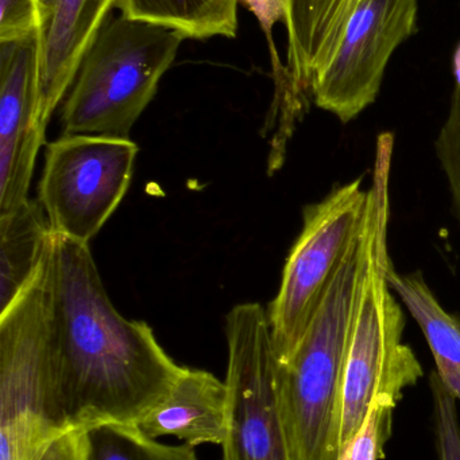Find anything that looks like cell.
Here are the masks:
<instances>
[{"label": "cell", "mask_w": 460, "mask_h": 460, "mask_svg": "<svg viewBox=\"0 0 460 460\" xmlns=\"http://www.w3.org/2000/svg\"><path fill=\"white\" fill-rule=\"evenodd\" d=\"M48 278L57 429L142 423L185 367L165 351L146 322L126 319L113 307L89 243L53 233Z\"/></svg>", "instance_id": "6da1fadb"}, {"label": "cell", "mask_w": 460, "mask_h": 460, "mask_svg": "<svg viewBox=\"0 0 460 460\" xmlns=\"http://www.w3.org/2000/svg\"><path fill=\"white\" fill-rule=\"evenodd\" d=\"M362 270L361 238L335 276L302 342L275 369L278 412L291 460H338L351 322Z\"/></svg>", "instance_id": "7a4b0ae2"}, {"label": "cell", "mask_w": 460, "mask_h": 460, "mask_svg": "<svg viewBox=\"0 0 460 460\" xmlns=\"http://www.w3.org/2000/svg\"><path fill=\"white\" fill-rule=\"evenodd\" d=\"M184 40L183 32L162 24L122 13L108 16L65 96L62 135L130 139Z\"/></svg>", "instance_id": "3957f363"}, {"label": "cell", "mask_w": 460, "mask_h": 460, "mask_svg": "<svg viewBox=\"0 0 460 460\" xmlns=\"http://www.w3.org/2000/svg\"><path fill=\"white\" fill-rule=\"evenodd\" d=\"M48 257L32 283L0 313V460H37L61 434L51 418Z\"/></svg>", "instance_id": "277c9868"}, {"label": "cell", "mask_w": 460, "mask_h": 460, "mask_svg": "<svg viewBox=\"0 0 460 460\" xmlns=\"http://www.w3.org/2000/svg\"><path fill=\"white\" fill-rule=\"evenodd\" d=\"M366 207L367 190L358 178L305 208L302 233L289 252L280 289L267 310L278 362L296 350L335 276L358 245Z\"/></svg>", "instance_id": "5b68a950"}, {"label": "cell", "mask_w": 460, "mask_h": 460, "mask_svg": "<svg viewBox=\"0 0 460 460\" xmlns=\"http://www.w3.org/2000/svg\"><path fill=\"white\" fill-rule=\"evenodd\" d=\"M140 147L131 139L62 135L48 145L38 202L51 230L89 243L123 201Z\"/></svg>", "instance_id": "8992f818"}, {"label": "cell", "mask_w": 460, "mask_h": 460, "mask_svg": "<svg viewBox=\"0 0 460 460\" xmlns=\"http://www.w3.org/2000/svg\"><path fill=\"white\" fill-rule=\"evenodd\" d=\"M229 420L223 460H291L275 394L277 356L269 315L259 303L226 318Z\"/></svg>", "instance_id": "52a82bcc"}, {"label": "cell", "mask_w": 460, "mask_h": 460, "mask_svg": "<svg viewBox=\"0 0 460 460\" xmlns=\"http://www.w3.org/2000/svg\"><path fill=\"white\" fill-rule=\"evenodd\" d=\"M419 0H361L339 49L316 75V107L342 123L358 118L377 100L386 67L400 45L418 30Z\"/></svg>", "instance_id": "ba28073f"}, {"label": "cell", "mask_w": 460, "mask_h": 460, "mask_svg": "<svg viewBox=\"0 0 460 460\" xmlns=\"http://www.w3.org/2000/svg\"><path fill=\"white\" fill-rule=\"evenodd\" d=\"M45 132L40 116L38 34L0 43V215L29 199Z\"/></svg>", "instance_id": "9c48e42d"}, {"label": "cell", "mask_w": 460, "mask_h": 460, "mask_svg": "<svg viewBox=\"0 0 460 460\" xmlns=\"http://www.w3.org/2000/svg\"><path fill=\"white\" fill-rule=\"evenodd\" d=\"M121 0H37L40 10V116L48 127L84 54Z\"/></svg>", "instance_id": "30bf717a"}, {"label": "cell", "mask_w": 460, "mask_h": 460, "mask_svg": "<svg viewBox=\"0 0 460 460\" xmlns=\"http://www.w3.org/2000/svg\"><path fill=\"white\" fill-rule=\"evenodd\" d=\"M288 35L285 93L292 102L310 93L316 75L334 58L361 0H283Z\"/></svg>", "instance_id": "8fae6325"}, {"label": "cell", "mask_w": 460, "mask_h": 460, "mask_svg": "<svg viewBox=\"0 0 460 460\" xmlns=\"http://www.w3.org/2000/svg\"><path fill=\"white\" fill-rule=\"evenodd\" d=\"M229 420L224 381L202 369H184L165 402L138 424L148 437H176L185 445L221 446Z\"/></svg>", "instance_id": "7c38bea8"}, {"label": "cell", "mask_w": 460, "mask_h": 460, "mask_svg": "<svg viewBox=\"0 0 460 460\" xmlns=\"http://www.w3.org/2000/svg\"><path fill=\"white\" fill-rule=\"evenodd\" d=\"M51 238L53 230L38 201L29 199L0 215V313L37 278Z\"/></svg>", "instance_id": "4fadbf2b"}, {"label": "cell", "mask_w": 460, "mask_h": 460, "mask_svg": "<svg viewBox=\"0 0 460 460\" xmlns=\"http://www.w3.org/2000/svg\"><path fill=\"white\" fill-rule=\"evenodd\" d=\"M388 281L420 326L434 356L435 373L440 383L460 402V315L443 308L420 272L404 275L392 264Z\"/></svg>", "instance_id": "5bb4252c"}, {"label": "cell", "mask_w": 460, "mask_h": 460, "mask_svg": "<svg viewBox=\"0 0 460 460\" xmlns=\"http://www.w3.org/2000/svg\"><path fill=\"white\" fill-rule=\"evenodd\" d=\"M239 0H121L123 15L178 30L186 38H234Z\"/></svg>", "instance_id": "9a60e30c"}, {"label": "cell", "mask_w": 460, "mask_h": 460, "mask_svg": "<svg viewBox=\"0 0 460 460\" xmlns=\"http://www.w3.org/2000/svg\"><path fill=\"white\" fill-rule=\"evenodd\" d=\"M86 460H200L194 447L165 445L138 426L103 424L86 429Z\"/></svg>", "instance_id": "2e32d148"}, {"label": "cell", "mask_w": 460, "mask_h": 460, "mask_svg": "<svg viewBox=\"0 0 460 460\" xmlns=\"http://www.w3.org/2000/svg\"><path fill=\"white\" fill-rule=\"evenodd\" d=\"M456 85L451 97L447 119L437 135L435 148L447 178L454 208L460 224V43L454 56Z\"/></svg>", "instance_id": "e0dca14e"}, {"label": "cell", "mask_w": 460, "mask_h": 460, "mask_svg": "<svg viewBox=\"0 0 460 460\" xmlns=\"http://www.w3.org/2000/svg\"><path fill=\"white\" fill-rule=\"evenodd\" d=\"M397 405L380 397L370 405L358 434L340 451L338 460H380L392 435L393 412Z\"/></svg>", "instance_id": "ac0fdd59"}, {"label": "cell", "mask_w": 460, "mask_h": 460, "mask_svg": "<svg viewBox=\"0 0 460 460\" xmlns=\"http://www.w3.org/2000/svg\"><path fill=\"white\" fill-rule=\"evenodd\" d=\"M434 397L435 434L439 460H460V423L456 399L443 386L437 373L429 378Z\"/></svg>", "instance_id": "d6986e66"}, {"label": "cell", "mask_w": 460, "mask_h": 460, "mask_svg": "<svg viewBox=\"0 0 460 460\" xmlns=\"http://www.w3.org/2000/svg\"><path fill=\"white\" fill-rule=\"evenodd\" d=\"M38 30L37 0H0V43L27 40Z\"/></svg>", "instance_id": "ffe728a7"}, {"label": "cell", "mask_w": 460, "mask_h": 460, "mask_svg": "<svg viewBox=\"0 0 460 460\" xmlns=\"http://www.w3.org/2000/svg\"><path fill=\"white\" fill-rule=\"evenodd\" d=\"M239 2H242L258 19L259 26L266 35L267 42L270 45L275 78H278L277 81L283 80L285 77V67L280 64L275 43H273V29H275V23L284 22V16H285L283 0H239Z\"/></svg>", "instance_id": "44dd1931"}, {"label": "cell", "mask_w": 460, "mask_h": 460, "mask_svg": "<svg viewBox=\"0 0 460 460\" xmlns=\"http://www.w3.org/2000/svg\"><path fill=\"white\" fill-rule=\"evenodd\" d=\"M37 460H86V429H68L57 435Z\"/></svg>", "instance_id": "7402d4cb"}]
</instances>
